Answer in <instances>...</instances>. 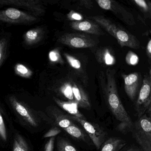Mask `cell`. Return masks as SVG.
I'll return each mask as SVG.
<instances>
[{"instance_id":"cell-1","label":"cell","mask_w":151,"mask_h":151,"mask_svg":"<svg viewBox=\"0 0 151 151\" xmlns=\"http://www.w3.org/2000/svg\"><path fill=\"white\" fill-rule=\"evenodd\" d=\"M115 70L108 69L100 76V83L106 103L116 119L119 122L118 128L123 133L131 131L133 123L124 107L117 91Z\"/></svg>"},{"instance_id":"cell-2","label":"cell","mask_w":151,"mask_h":151,"mask_svg":"<svg viewBox=\"0 0 151 151\" xmlns=\"http://www.w3.org/2000/svg\"><path fill=\"white\" fill-rule=\"evenodd\" d=\"M91 18L114 37L122 47H127L135 49L140 48V43L135 36L119 27L109 19L101 16L92 17Z\"/></svg>"},{"instance_id":"cell-3","label":"cell","mask_w":151,"mask_h":151,"mask_svg":"<svg viewBox=\"0 0 151 151\" xmlns=\"http://www.w3.org/2000/svg\"><path fill=\"white\" fill-rule=\"evenodd\" d=\"M133 137L144 151H151V119L143 115L133 123Z\"/></svg>"},{"instance_id":"cell-4","label":"cell","mask_w":151,"mask_h":151,"mask_svg":"<svg viewBox=\"0 0 151 151\" xmlns=\"http://www.w3.org/2000/svg\"><path fill=\"white\" fill-rule=\"evenodd\" d=\"M151 108V76L145 75L135 104V110L138 117L145 114Z\"/></svg>"},{"instance_id":"cell-5","label":"cell","mask_w":151,"mask_h":151,"mask_svg":"<svg viewBox=\"0 0 151 151\" xmlns=\"http://www.w3.org/2000/svg\"><path fill=\"white\" fill-rule=\"evenodd\" d=\"M71 120L79 123L87 132L97 149L101 147L106 138L107 134L97 124L86 121V119L70 115Z\"/></svg>"},{"instance_id":"cell-6","label":"cell","mask_w":151,"mask_h":151,"mask_svg":"<svg viewBox=\"0 0 151 151\" xmlns=\"http://www.w3.org/2000/svg\"><path fill=\"white\" fill-rule=\"evenodd\" d=\"M58 42L69 47L76 48L92 47L97 45V41L88 35L80 33H66L61 36Z\"/></svg>"},{"instance_id":"cell-7","label":"cell","mask_w":151,"mask_h":151,"mask_svg":"<svg viewBox=\"0 0 151 151\" xmlns=\"http://www.w3.org/2000/svg\"><path fill=\"white\" fill-rule=\"evenodd\" d=\"M96 1L101 9L111 11L126 24L132 26L136 24L133 15L116 1L111 0H97Z\"/></svg>"},{"instance_id":"cell-8","label":"cell","mask_w":151,"mask_h":151,"mask_svg":"<svg viewBox=\"0 0 151 151\" xmlns=\"http://www.w3.org/2000/svg\"><path fill=\"white\" fill-rule=\"evenodd\" d=\"M37 17L33 15L14 8L0 10V21L9 24H27L35 22Z\"/></svg>"},{"instance_id":"cell-9","label":"cell","mask_w":151,"mask_h":151,"mask_svg":"<svg viewBox=\"0 0 151 151\" xmlns=\"http://www.w3.org/2000/svg\"><path fill=\"white\" fill-rule=\"evenodd\" d=\"M0 6L20 7L36 15H41L45 12V7L39 0H0Z\"/></svg>"},{"instance_id":"cell-10","label":"cell","mask_w":151,"mask_h":151,"mask_svg":"<svg viewBox=\"0 0 151 151\" xmlns=\"http://www.w3.org/2000/svg\"><path fill=\"white\" fill-rule=\"evenodd\" d=\"M124 80V90L129 98L133 101L138 94L142 85V79L141 74L134 72L129 75H122Z\"/></svg>"},{"instance_id":"cell-11","label":"cell","mask_w":151,"mask_h":151,"mask_svg":"<svg viewBox=\"0 0 151 151\" xmlns=\"http://www.w3.org/2000/svg\"><path fill=\"white\" fill-rule=\"evenodd\" d=\"M71 82L74 99L78 107L86 109H91V105L86 93L81 86L72 78Z\"/></svg>"},{"instance_id":"cell-12","label":"cell","mask_w":151,"mask_h":151,"mask_svg":"<svg viewBox=\"0 0 151 151\" xmlns=\"http://www.w3.org/2000/svg\"><path fill=\"white\" fill-rule=\"evenodd\" d=\"M70 26L72 29L85 33L95 35H103V32L96 23L89 20H82L78 22H72Z\"/></svg>"},{"instance_id":"cell-13","label":"cell","mask_w":151,"mask_h":151,"mask_svg":"<svg viewBox=\"0 0 151 151\" xmlns=\"http://www.w3.org/2000/svg\"><path fill=\"white\" fill-rule=\"evenodd\" d=\"M9 100L14 109L25 121L32 126L34 127L37 126V120L30 112L29 109L23 103L19 101L14 96H10Z\"/></svg>"},{"instance_id":"cell-14","label":"cell","mask_w":151,"mask_h":151,"mask_svg":"<svg viewBox=\"0 0 151 151\" xmlns=\"http://www.w3.org/2000/svg\"><path fill=\"white\" fill-rule=\"evenodd\" d=\"M95 56L98 62L106 66H112L116 62L112 50L107 47H101L97 49Z\"/></svg>"},{"instance_id":"cell-15","label":"cell","mask_w":151,"mask_h":151,"mask_svg":"<svg viewBox=\"0 0 151 151\" xmlns=\"http://www.w3.org/2000/svg\"><path fill=\"white\" fill-rule=\"evenodd\" d=\"M53 99L60 107L68 114L69 115L83 119L85 118L78 110V105L76 101H64L55 97H54Z\"/></svg>"},{"instance_id":"cell-16","label":"cell","mask_w":151,"mask_h":151,"mask_svg":"<svg viewBox=\"0 0 151 151\" xmlns=\"http://www.w3.org/2000/svg\"><path fill=\"white\" fill-rule=\"evenodd\" d=\"M45 34L44 29L40 27L29 30L24 35V43L28 45H36L43 39Z\"/></svg>"},{"instance_id":"cell-17","label":"cell","mask_w":151,"mask_h":151,"mask_svg":"<svg viewBox=\"0 0 151 151\" xmlns=\"http://www.w3.org/2000/svg\"><path fill=\"white\" fill-rule=\"evenodd\" d=\"M56 91L67 101H76L73 95L71 78H68L60 83L56 89Z\"/></svg>"},{"instance_id":"cell-18","label":"cell","mask_w":151,"mask_h":151,"mask_svg":"<svg viewBox=\"0 0 151 151\" xmlns=\"http://www.w3.org/2000/svg\"><path fill=\"white\" fill-rule=\"evenodd\" d=\"M126 145L125 140L117 137H110L101 146V151H118Z\"/></svg>"},{"instance_id":"cell-19","label":"cell","mask_w":151,"mask_h":151,"mask_svg":"<svg viewBox=\"0 0 151 151\" xmlns=\"http://www.w3.org/2000/svg\"><path fill=\"white\" fill-rule=\"evenodd\" d=\"M53 115L56 124L62 129H65L74 124L68 114H65L57 110L54 112Z\"/></svg>"},{"instance_id":"cell-20","label":"cell","mask_w":151,"mask_h":151,"mask_svg":"<svg viewBox=\"0 0 151 151\" xmlns=\"http://www.w3.org/2000/svg\"><path fill=\"white\" fill-rule=\"evenodd\" d=\"M63 130L68 134L77 139L85 141L86 139V135L83 130L78 128L76 125L73 124L72 125L68 126L67 128L63 129Z\"/></svg>"},{"instance_id":"cell-21","label":"cell","mask_w":151,"mask_h":151,"mask_svg":"<svg viewBox=\"0 0 151 151\" xmlns=\"http://www.w3.org/2000/svg\"><path fill=\"white\" fill-rule=\"evenodd\" d=\"M14 71L17 75L24 78H30L33 75V72L30 69L20 63L16 64Z\"/></svg>"},{"instance_id":"cell-22","label":"cell","mask_w":151,"mask_h":151,"mask_svg":"<svg viewBox=\"0 0 151 151\" xmlns=\"http://www.w3.org/2000/svg\"><path fill=\"white\" fill-rule=\"evenodd\" d=\"M13 151H29L26 140L21 135L16 136L13 145Z\"/></svg>"},{"instance_id":"cell-23","label":"cell","mask_w":151,"mask_h":151,"mask_svg":"<svg viewBox=\"0 0 151 151\" xmlns=\"http://www.w3.org/2000/svg\"><path fill=\"white\" fill-rule=\"evenodd\" d=\"M63 55L71 68L78 72L83 71L82 64L81 62L78 59L67 53H64Z\"/></svg>"},{"instance_id":"cell-24","label":"cell","mask_w":151,"mask_h":151,"mask_svg":"<svg viewBox=\"0 0 151 151\" xmlns=\"http://www.w3.org/2000/svg\"><path fill=\"white\" fill-rule=\"evenodd\" d=\"M58 151H78L70 142L63 138H59L57 140Z\"/></svg>"},{"instance_id":"cell-25","label":"cell","mask_w":151,"mask_h":151,"mask_svg":"<svg viewBox=\"0 0 151 151\" xmlns=\"http://www.w3.org/2000/svg\"><path fill=\"white\" fill-rule=\"evenodd\" d=\"M132 2L137 6L140 8L141 10L145 14H151V4L150 1L145 0H134Z\"/></svg>"},{"instance_id":"cell-26","label":"cell","mask_w":151,"mask_h":151,"mask_svg":"<svg viewBox=\"0 0 151 151\" xmlns=\"http://www.w3.org/2000/svg\"><path fill=\"white\" fill-rule=\"evenodd\" d=\"M48 57L50 61L53 63L63 64L64 63L60 51L57 48L50 51L48 55Z\"/></svg>"},{"instance_id":"cell-27","label":"cell","mask_w":151,"mask_h":151,"mask_svg":"<svg viewBox=\"0 0 151 151\" xmlns=\"http://www.w3.org/2000/svg\"><path fill=\"white\" fill-rule=\"evenodd\" d=\"M138 56L134 52L129 51L127 53L125 57V62L128 65L131 66H135L138 63Z\"/></svg>"},{"instance_id":"cell-28","label":"cell","mask_w":151,"mask_h":151,"mask_svg":"<svg viewBox=\"0 0 151 151\" xmlns=\"http://www.w3.org/2000/svg\"><path fill=\"white\" fill-rule=\"evenodd\" d=\"M7 41L5 38L0 40V67L5 60L6 55Z\"/></svg>"},{"instance_id":"cell-29","label":"cell","mask_w":151,"mask_h":151,"mask_svg":"<svg viewBox=\"0 0 151 151\" xmlns=\"http://www.w3.org/2000/svg\"><path fill=\"white\" fill-rule=\"evenodd\" d=\"M0 137L3 140H7V133L5 122L1 114L0 113Z\"/></svg>"},{"instance_id":"cell-30","label":"cell","mask_w":151,"mask_h":151,"mask_svg":"<svg viewBox=\"0 0 151 151\" xmlns=\"http://www.w3.org/2000/svg\"><path fill=\"white\" fill-rule=\"evenodd\" d=\"M68 19L72 22H78L83 20V16L74 11H71L67 15Z\"/></svg>"},{"instance_id":"cell-31","label":"cell","mask_w":151,"mask_h":151,"mask_svg":"<svg viewBox=\"0 0 151 151\" xmlns=\"http://www.w3.org/2000/svg\"><path fill=\"white\" fill-rule=\"evenodd\" d=\"M61 132V130L59 128H57V127H54V128H52L51 129L49 130L47 133H46L43 137L47 138L55 137L59 133H60Z\"/></svg>"},{"instance_id":"cell-32","label":"cell","mask_w":151,"mask_h":151,"mask_svg":"<svg viewBox=\"0 0 151 151\" xmlns=\"http://www.w3.org/2000/svg\"><path fill=\"white\" fill-rule=\"evenodd\" d=\"M55 140V137L50 138V139L45 144V151H53L54 147Z\"/></svg>"},{"instance_id":"cell-33","label":"cell","mask_w":151,"mask_h":151,"mask_svg":"<svg viewBox=\"0 0 151 151\" xmlns=\"http://www.w3.org/2000/svg\"><path fill=\"white\" fill-rule=\"evenodd\" d=\"M80 5L86 8L91 9L93 6V2L89 0H82L80 1Z\"/></svg>"},{"instance_id":"cell-34","label":"cell","mask_w":151,"mask_h":151,"mask_svg":"<svg viewBox=\"0 0 151 151\" xmlns=\"http://www.w3.org/2000/svg\"><path fill=\"white\" fill-rule=\"evenodd\" d=\"M146 53L147 57L149 60L151 59V40H149L146 47Z\"/></svg>"},{"instance_id":"cell-35","label":"cell","mask_w":151,"mask_h":151,"mask_svg":"<svg viewBox=\"0 0 151 151\" xmlns=\"http://www.w3.org/2000/svg\"><path fill=\"white\" fill-rule=\"evenodd\" d=\"M138 150L139 149H137L136 147H132L131 148H129L126 151H138Z\"/></svg>"},{"instance_id":"cell-36","label":"cell","mask_w":151,"mask_h":151,"mask_svg":"<svg viewBox=\"0 0 151 151\" xmlns=\"http://www.w3.org/2000/svg\"><path fill=\"white\" fill-rule=\"evenodd\" d=\"M138 151H139V150H138Z\"/></svg>"}]
</instances>
